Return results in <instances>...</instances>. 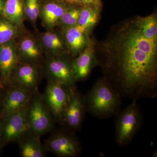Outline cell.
<instances>
[{
    "label": "cell",
    "instance_id": "7402d4cb",
    "mask_svg": "<svg viewBox=\"0 0 157 157\" xmlns=\"http://www.w3.org/2000/svg\"><path fill=\"white\" fill-rule=\"evenodd\" d=\"M21 29L6 17H0V45L18 38L22 34Z\"/></svg>",
    "mask_w": 157,
    "mask_h": 157
},
{
    "label": "cell",
    "instance_id": "d6986e66",
    "mask_svg": "<svg viewBox=\"0 0 157 157\" xmlns=\"http://www.w3.org/2000/svg\"><path fill=\"white\" fill-rule=\"evenodd\" d=\"M2 14L3 17L21 27L25 15L24 0H6Z\"/></svg>",
    "mask_w": 157,
    "mask_h": 157
},
{
    "label": "cell",
    "instance_id": "8992f818",
    "mask_svg": "<svg viewBox=\"0 0 157 157\" xmlns=\"http://www.w3.org/2000/svg\"><path fill=\"white\" fill-rule=\"evenodd\" d=\"M45 149L60 157L78 156L82 151L81 144L74 132L60 130L45 141Z\"/></svg>",
    "mask_w": 157,
    "mask_h": 157
},
{
    "label": "cell",
    "instance_id": "83f0119b",
    "mask_svg": "<svg viewBox=\"0 0 157 157\" xmlns=\"http://www.w3.org/2000/svg\"><path fill=\"white\" fill-rule=\"evenodd\" d=\"M65 1L68 3H71V4H76V3H78L77 0H65Z\"/></svg>",
    "mask_w": 157,
    "mask_h": 157
},
{
    "label": "cell",
    "instance_id": "d4e9b609",
    "mask_svg": "<svg viewBox=\"0 0 157 157\" xmlns=\"http://www.w3.org/2000/svg\"><path fill=\"white\" fill-rule=\"evenodd\" d=\"M77 2H78V4H80L83 6L93 5L91 0H77Z\"/></svg>",
    "mask_w": 157,
    "mask_h": 157
},
{
    "label": "cell",
    "instance_id": "7c38bea8",
    "mask_svg": "<svg viewBox=\"0 0 157 157\" xmlns=\"http://www.w3.org/2000/svg\"><path fill=\"white\" fill-rule=\"evenodd\" d=\"M39 80V71L36 64L20 62L13 73L11 83L33 92Z\"/></svg>",
    "mask_w": 157,
    "mask_h": 157
},
{
    "label": "cell",
    "instance_id": "44dd1931",
    "mask_svg": "<svg viewBox=\"0 0 157 157\" xmlns=\"http://www.w3.org/2000/svg\"><path fill=\"white\" fill-rule=\"evenodd\" d=\"M100 11L93 5L83 6L80 9V14L77 25L86 32L95 25L98 21Z\"/></svg>",
    "mask_w": 157,
    "mask_h": 157
},
{
    "label": "cell",
    "instance_id": "277c9868",
    "mask_svg": "<svg viewBox=\"0 0 157 157\" xmlns=\"http://www.w3.org/2000/svg\"><path fill=\"white\" fill-rule=\"evenodd\" d=\"M34 93L28 106V132L39 138L52 129L53 118L42 97L36 93V91Z\"/></svg>",
    "mask_w": 157,
    "mask_h": 157
},
{
    "label": "cell",
    "instance_id": "30bf717a",
    "mask_svg": "<svg viewBox=\"0 0 157 157\" xmlns=\"http://www.w3.org/2000/svg\"><path fill=\"white\" fill-rule=\"evenodd\" d=\"M68 90L60 83L49 80L42 97L46 106L59 121L67 100Z\"/></svg>",
    "mask_w": 157,
    "mask_h": 157
},
{
    "label": "cell",
    "instance_id": "4316f807",
    "mask_svg": "<svg viewBox=\"0 0 157 157\" xmlns=\"http://www.w3.org/2000/svg\"><path fill=\"white\" fill-rule=\"evenodd\" d=\"M5 3V1L4 0H0V14H2Z\"/></svg>",
    "mask_w": 157,
    "mask_h": 157
},
{
    "label": "cell",
    "instance_id": "8fae6325",
    "mask_svg": "<svg viewBox=\"0 0 157 157\" xmlns=\"http://www.w3.org/2000/svg\"><path fill=\"white\" fill-rule=\"evenodd\" d=\"M33 92L15 86L10 89L4 99L2 115L3 118L27 107Z\"/></svg>",
    "mask_w": 157,
    "mask_h": 157
},
{
    "label": "cell",
    "instance_id": "e0dca14e",
    "mask_svg": "<svg viewBox=\"0 0 157 157\" xmlns=\"http://www.w3.org/2000/svg\"><path fill=\"white\" fill-rule=\"evenodd\" d=\"M67 9L65 5L56 2H51L45 4L40 9V14L44 25L52 29L58 25L64 12Z\"/></svg>",
    "mask_w": 157,
    "mask_h": 157
},
{
    "label": "cell",
    "instance_id": "3957f363",
    "mask_svg": "<svg viewBox=\"0 0 157 157\" xmlns=\"http://www.w3.org/2000/svg\"><path fill=\"white\" fill-rule=\"evenodd\" d=\"M115 116L116 142L120 146H126L132 142L142 126V114L137 100H132Z\"/></svg>",
    "mask_w": 157,
    "mask_h": 157
},
{
    "label": "cell",
    "instance_id": "6da1fadb",
    "mask_svg": "<svg viewBox=\"0 0 157 157\" xmlns=\"http://www.w3.org/2000/svg\"><path fill=\"white\" fill-rule=\"evenodd\" d=\"M97 59L104 77L122 98L137 100L157 96V40L147 39L134 21L121 26L102 45Z\"/></svg>",
    "mask_w": 157,
    "mask_h": 157
},
{
    "label": "cell",
    "instance_id": "603a6c76",
    "mask_svg": "<svg viewBox=\"0 0 157 157\" xmlns=\"http://www.w3.org/2000/svg\"><path fill=\"white\" fill-rule=\"evenodd\" d=\"M80 12V9L67 8L61 17L59 24H60L63 28L77 25Z\"/></svg>",
    "mask_w": 157,
    "mask_h": 157
},
{
    "label": "cell",
    "instance_id": "7a4b0ae2",
    "mask_svg": "<svg viewBox=\"0 0 157 157\" xmlns=\"http://www.w3.org/2000/svg\"><path fill=\"white\" fill-rule=\"evenodd\" d=\"M121 98L103 77L96 82L85 96L87 112L99 118L115 116L121 110Z\"/></svg>",
    "mask_w": 157,
    "mask_h": 157
},
{
    "label": "cell",
    "instance_id": "9a60e30c",
    "mask_svg": "<svg viewBox=\"0 0 157 157\" xmlns=\"http://www.w3.org/2000/svg\"><path fill=\"white\" fill-rule=\"evenodd\" d=\"M17 45L20 62L36 64L42 58L41 45L33 36L24 35L20 38Z\"/></svg>",
    "mask_w": 157,
    "mask_h": 157
},
{
    "label": "cell",
    "instance_id": "5bb4252c",
    "mask_svg": "<svg viewBox=\"0 0 157 157\" xmlns=\"http://www.w3.org/2000/svg\"><path fill=\"white\" fill-rule=\"evenodd\" d=\"M87 33L77 25L63 28L62 35L69 51L73 56L79 54L89 44Z\"/></svg>",
    "mask_w": 157,
    "mask_h": 157
},
{
    "label": "cell",
    "instance_id": "ac0fdd59",
    "mask_svg": "<svg viewBox=\"0 0 157 157\" xmlns=\"http://www.w3.org/2000/svg\"><path fill=\"white\" fill-rule=\"evenodd\" d=\"M29 136L21 138L20 141V153L22 157H44L46 156L45 150L39 138L29 133Z\"/></svg>",
    "mask_w": 157,
    "mask_h": 157
},
{
    "label": "cell",
    "instance_id": "2e32d148",
    "mask_svg": "<svg viewBox=\"0 0 157 157\" xmlns=\"http://www.w3.org/2000/svg\"><path fill=\"white\" fill-rule=\"evenodd\" d=\"M40 41L41 46L48 56H64L69 52L62 34L52 29L41 34Z\"/></svg>",
    "mask_w": 157,
    "mask_h": 157
},
{
    "label": "cell",
    "instance_id": "9c48e42d",
    "mask_svg": "<svg viewBox=\"0 0 157 157\" xmlns=\"http://www.w3.org/2000/svg\"><path fill=\"white\" fill-rule=\"evenodd\" d=\"M20 62L16 40L0 45V78L6 85L11 84L14 70Z\"/></svg>",
    "mask_w": 157,
    "mask_h": 157
},
{
    "label": "cell",
    "instance_id": "5b68a950",
    "mask_svg": "<svg viewBox=\"0 0 157 157\" xmlns=\"http://www.w3.org/2000/svg\"><path fill=\"white\" fill-rule=\"evenodd\" d=\"M86 112L85 96L76 86L69 88L67 100L59 121L65 129L75 133L81 128Z\"/></svg>",
    "mask_w": 157,
    "mask_h": 157
},
{
    "label": "cell",
    "instance_id": "ba28073f",
    "mask_svg": "<svg viewBox=\"0 0 157 157\" xmlns=\"http://www.w3.org/2000/svg\"><path fill=\"white\" fill-rule=\"evenodd\" d=\"M73 61L66 55L48 56L45 64V72L49 80L56 82L68 88L76 86L72 71Z\"/></svg>",
    "mask_w": 157,
    "mask_h": 157
},
{
    "label": "cell",
    "instance_id": "52a82bcc",
    "mask_svg": "<svg viewBox=\"0 0 157 157\" xmlns=\"http://www.w3.org/2000/svg\"><path fill=\"white\" fill-rule=\"evenodd\" d=\"M28 106L4 118L0 127V140L2 144L19 141L27 132Z\"/></svg>",
    "mask_w": 157,
    "mask_h": 157
},
{
    "label": "cell",
    "instance_id": "f1b7e54d",
    "mask_svg": "<svg viewBox=\"0 0 157 157\" xmlns=\"http://www.w3.org/2000/svg\"><path fill=\"white\" fill-rule=\"evenodd\" d=\"M0 145H1V140H0Z\"/></svg>",
    "mask_w": 157,
    "mask_h": 157
},
{
    "label": "cell",
    "instance_id": "f546056e",
    "mask_svg": "<svg viewBox=\"0 0 157 157\" xmlns=\"http://www.w3.org/2000/svg\"><path fill=\"white\" fill-rule=\"evenodd\" d=\"M0 97H1V96H0Z\"/></svg>",
    "mask_w": 157,
    "mask_h": 157
},
{
    "label": "cell",
    "instance_id": "4fadbf2b",
    "mask_svg": "<svg viewBox=\"0 0 157 157\" xmlns=\"http://www.w3.org/2000/svg\"><path fill=\"white\" fill-rule=\"evenodd\" d=\"M98 64L93 45H88L79 54L78 57L73 61L72 71L76 82L82 81L87 78L92 69Z\"/></svg>",
    "mask_w": 157,
    "mask_h": 157
},
{
    "label": "cell",
    "instance_id": "cb8c5ba5",
    "mask_svg": "<svg viewBox=\"0 0 157 157\" xmlns=\"http://www.w3.org/2000/svg\"><path fill=\"white\" fill-rule=\"evenodd\" d=\"M40 8L38 0H26L25 13L30 20L35 21L40 14Z\"/></svg>",
    "mask_w": 157,
    "mask_h": 157
},
{
    "label": "cell",
    "instance_id": "484cf974",
    "mask_svg": "<svg viewBox=\"0 0 157 157\" xmlns=\"http://www.w3.org/2000/svg\"><path fill=\"white\" fill-rule=\"evenodd\" d=\"M91 1L92 2L93 5L99 11H100V9H101V6H102L101 0H91Z\"/></svg>",
    "mask_w": 157,
    "mask_h": 157
},
{
    "label": "cell",
    "instance_id": "ffe728a7",
    "mask_svg": "<svg viewBox=\"0 0 157 157\" xmlns=\"http://www.w3.org/2000/svg\"><path fill=\"white\" fill-rule=\"evenodd\" d=\"M134 22L145 38L151 40H157V18L155 14L137 17Z\"/></svg>",
    "mask_w": 157,
    "mask_h": 157
}]
</instances>
